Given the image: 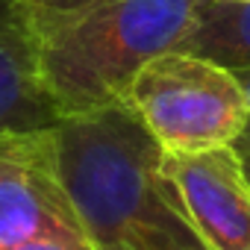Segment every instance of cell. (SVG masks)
I'll return each instance as SVG.
<instances>
[{
	"instance_id": "obj_1",
	"label": "cell",
	"mask_w": 250,
	"mask_h": 250,
	"mask_svg": "<svg viewBox=\"0 0 250 250\" xmlns=\"http://www.w3.org/2000/svg\"><path fill=\"white\" fill-rule=\"evenodd\" d=\"M59 171L94 250H206L162 188V147L124 106L53 127Z\"/></svg>"
},
{
	"instance_id": "obj_11",
	"label": "cell",
	"mask_w": 250,
	"mask_h": 250,
	"mask_svg": "<svg viewBox=\"0 0 250 250\" xmlns=\"http://www.w3.org/2000/svg\"><path fill=\"white\" fill-rule=\"evenodd\" d=\"M235 77H238V83H241V88H244V97H247V106H250V68L247 71H232Z\"/></svg>"
},
{
	"instance_id": "obj_9",
	"label": "cell",
	"mask_w": 250,
	"mask_h": 250,
	"mask_svg": "<svg viewBox=\"0 0 250 250\" xmlns=\"http://www.w3.org/2000/svg\"><path fill=\"white\" fill-rule=\"evenodd\" d=\"M235 150H238L241 165H244V174H247V180H250V139H238V142H235Z\"/></svg>"
},
{
	"instance_id": "obj_3",
	"label": "cell",
	"mask_w": 250,
	"mask_h": 250,
	"mask_svg": "<svg viewBox=\"0 0 250 250\" xmlns=\"http://www.w3.org/2000/svg\"><path fill=\"white\" fill-rule=\"evenodd\" d=\"M124 106L165 153L235 147L250 124L238 77L186 50H168L145 65Z\"/></svg>"
},
{
	"instance_id": "obj_7",
	"label": "cell",
	"mask_w": 250,
	"mask_h": 250,
	"mask_svg": "<svg viewBox=\"0 0 250 250\" xmlns=\"http://www.w3.org/2000/svg\"><path fill=\"white\" fill-rule=\"evenodd\" d=\"M177 50L209 59L227 71L250 68V3L200 0L194 24Z\"/></svg>"
},
{
	"instance_id": "obj_4",
	"label": "cell",
	"mask_w": 250,
	"mask_h": 250,
	"mask_svg": "<svg viewBox=\"0 0 250 250\" xmlns=\"http://www.w3.org/2000/svg\"><path fill=\"white\" fill-rule=\"evenodd\" d=\"M47 241L91 247L62 183L56 136H0V250Z\"/></svg>"
},
{
	"instance_id": "obj_10",
	"label": "cell",
	"mask_w": 250,
	"mask_h": 250,
	"mask_svg": "<svg viewBox=\"0 0 250 250\" xmlns=\"http://www.w3.org/2000/svg\"><path fill=\"white\" fill-rule=\"evenodd\" d=\"M18 250H94V247H74V244H27V247H18Z\"/></svg>"
},
{
	"instance_id": "obj_8",
	"label": "cell",
	"mask_w": 250,
	"mask_h": 250,
	"mask_svg": "<svg viewBox=\"0 0 250 250\" xmlns=\"http://www.w3.org/2000/svg\"><path fill=\"white\" fill-rule=\"evenodd\" d=\"M100 3L103 0H6L15 21L39 47Z\"/></svg>"
},
{
	"instance_id": "obj_5",
	"label": "cell",
	"mask_w": 250,
	"mask_h": 250,
	"mask_svg": "<svg viewBox=\"0 0 250 250\" xmlns=\"http://www.w3.org/2000/svg\"><path fill=\"white\" fill-rule=\"evenodd\" d=\"M162 188L206 250L250 247V180L232 145L200 153L162 150Z\"/></svg>"
},
{
	"instance_id": "obj_6",
	"label": "cell",
	"mask_w": 250,
	"mask_h": 250,
	"mask_svg": "<svg viewBox=\"0 0 250 250\" xmlns=\"http://www.w3.org/2000/svg\"><path fill=\"white\" fill-rule=\"evenodd\" d=\"M65 118L42 77L39 44L3 3L0 6V136L53 130Z\"/></svg>"
},
{
	"instance_id": "obj_14",
	"label": "cell",
	"mask_w": 250,
	"mask_h": 250,
	"mask_svg": "<svg viewBox=\"0 0 250 250\" xmlns=\"http://www.w3.org/2000/svg\"><path fill=\"white\" fill-rule=\"evenodd\" d=\"M247 250H250V247H247Z\"/></svg>"
},
{
	"instance_id": "obj_2",
	"label": "cell",
	"mask_w": 250,
	"mask_h": 250,
	"mask_svg": "<svg viewBox=\"0 0 250 250\" xmlns=\"http://www.w3.org/2000/svg\"><path fill=\"white\" fill-rule=\"evenodd\" d=\"M200 0H103L39 47L44 85L62 118L118 106L156 56L188 36Z\"/></svg>"
},
{
	"instance_id": "obj_13",
	"label": "cell",
	"mask_w": 250,
	"mask_h": 250,
	"mask_svg": "<svg viewBox=\"0 0 250 250\" xmlns=\"http://www.w3.org/2000/svg\"><path fill=\"white\" fill-rule=\"evenodd\" d=\"M229 3H250V0H229Z\"/></svg>"
},
{
	"instance_id": "obj_12",
	"label": "cell",
	"mask_w": 250,
	"mask_h": 250,
	"mask_svg": "<svg viewBox=\"0 0 250 250\" xmlns=\"http://www.w3.org/2000/svg\"><path fill=\"white\" fill-rule=\"evenodd\" d=\"M241 139H250V124H247V130H244V136Z\"/></svg>"
}]
</instances>
